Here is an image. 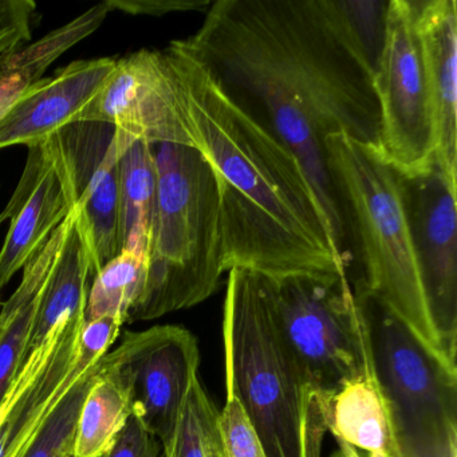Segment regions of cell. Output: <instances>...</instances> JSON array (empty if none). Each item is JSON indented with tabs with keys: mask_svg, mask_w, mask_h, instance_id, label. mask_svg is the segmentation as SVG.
Instances as JSON below:
<instances>
[{
	"mask_svg": "<svg viewBox=\"0 0 457 457\" xmlns=\"http://www.w3.org/2000/svg\"><path fill=\"white\" fill-rule=\"evenodd\" d=\"M181 41L296 157L347 263L325 141L345 133L379 148V109L373 62L342 0H219Z\"/></svg>",
	"mask_w": 457,
	"mask_h": 457,
	"instance_id": "cell-1",
	"label": "cell"
},
{
	"mask_svg": "<svg viewBox=\"0 0 457 457\" xmlns=\"http://www.w3.org/2000/svg\"><path fill=\"white\" fill-rule=\"evenodd\" d=\"M188 145L208 160L220 195L224 270L270 279L347 274L314 189L290 149L184 46L164 50Z\"/></svg>",
	"mask_w": 457,
	"mask_h": 457,
	"instance_id": "cell-2",
	"label": "cell"
},
{
	"mask_svg": "<svg viewBox=\"0 0 457 457\" xmlns=\"http://www.w3.org/2000/svg\"><path fill=\"white\" fill-rule=\"evenodd\" d=\"M223 342L227 395L245 409L267 457H320L330 401L310 390L283 342L263 275L229 270Z\"/></svg>",
	"mask_w": 457,
	"mask_h": 457,
	"instance_id": "cell-3",
	"label": "cell"
},
{
	"mask_svg": "<svg viewBox=\"0 0 457 457\" xmlns=\"http://www.w3.org/2000/svg\"><path fill=\"white\" fill-rule=\"evenodd\" d=\"M325 159L346 240L360 267L355 288L386 304L441 354L406 220L400 170L379 148L345 133L326 138Z\"/></svg>",
	"mask_w": 457,
	"mask_h": 457,
	"instance_id": "cell-4",
	"label": "cell"
},
{
	"mask_svg": "<svg viewBox=\"0 0 457 457\" xmlns=\"http://www.w3.org/2000/svg\"><path fill=\"white\" fill-rule=\"evenodd\" d=\"M157 197L148 274L127 322L189 309L215 294L224 270L220 195L215 172L196 148L154 145Z\"/></svg>",
	"mask_w": 457,
	"mask_h": 457,
	"instance_id": "cell-5",
	"label": "cell"
},
{
	"mask_svg": "<svg viewBox=\"0 0 457 457\" xmlns=\"http://www.w3.org/2000/svg\"><path fill=\"white\" fill-rule=\"evenodd\" d=\"M354 296L386 411L387 457H457V365L376 296L361 288Z\"/></svg>",
	"mask_w": 457,
	"mask_h": 457,
	"instance_id": "cell-6",
	"label": "cell"
},
{
	"mask_svg": "<svg viewBox=\"0 0 457 457\" xmlns=\"http://www.w3.org/2000/svg\"><path fill=\"white\" fill-rule=\"evenodd\" d=\"M275 322L310 390L326 401L373 377L362 315L347 274L270 279Z\"/></svg>",
	"mask_w": 457,
	"mask_h": 457,
	"instance_id": "cell-7",
	"label": "cell"
},
{
	"mask_svg": "<svg viewBox=\"0 0 457 457\" xmlns=\"http://www.w3.org/2000/svg\"><path fill=\"white\" fill-rule=\"evenodd\" d=\"M120 318L85 322V309L55 323L0 400V457H23L79 377L119 339Z\"/></svg>",
	"mask_w": 457,
	"mask_h": 457,
	"instance_id": "cell-8",
	"label": "cell"
},
{
	"mask_svg": "<svg viewBox=\"0 0 457 457\" xmlns=\"http://www.w3.org/2000/svg\"><path fill=\"white\" fill-rule=\"evenodd\" d=\"M379 151L401 173L433 164L432 116L414 0H389L384 46L374 71Z\"/></svg>",
	"mask_w": 457,
	"mask_h": 457,
	"instance_id": "cell-9",
	"label": "cell"
},
{
	"mask_svg": "<svg viewBox=\"0 0 457 457\" xmlns=\"http://www.w3.org/2000/svg\"><path fill=\"white\" fill-rule=\"evenodd\" d=\"M42 146L62 179L96 275L120 253V159L130 145L108 122L76 121Z\"/></svg>",
	"mask_w": 457,
	"mask_h": 457,
	"instance_id": "cell-10",
	"label": "cell"
},
{
	"mask_svg": "<svg viewBox=\"0 0 457 457\" xmlns=\"http://www.w3.org/2000/svg\"><path fill=\"white\" fill-rule=\"evenodd\" d=\"M400 184L430 325L441 354L456 365L457 186L435 162L400 172Z\"/></svg>",
	"mask_w": 457,
	"mask_h": 457,
	"instance_id": "cell-11",
	"label": "cell"
},
{
	"mask_svg": "<svg viewBox=\"0 0 457 457\" xmlns=\"http://www.w3.org/2000/svg\"><path fill=\"white\" fill-rule=\"evenodd\" d=\"M111 354L129 384L133 416L164 451L175 441L184 403L199 377L196 337L175 325L125 331Z\"/></svg>",
	"mask_w": 457,
	"mask_h": 457,
	"instance_id": "cell-12",
	"label": "cell"
},
{
	"mask_svg": "<svg viewBox=\"0 0 457 457\" xmlns=\"http://www.w3.org/2000/svg\"><path fill=\"white\" fill-rule=\"evenodd\" d=\"M76 121L108 122L130 144L188 145L178 87L164 50L143 49L119 58L103 89Z\"/></svg>",
	"mask_w": 457,
	"mask_h": 457,
	"instance_id": "cell-13",
	"label": "cell"
},
{
	"mask_svg": "<svg viewBox=\"0 0 457 457\" xmlns=\"http://www.w3.org/2000/svg\"><path fill=\"white\" fill-rule=\"evenodd\" d=\"M119 58L74 61L45 77L0 121V151L42 145L76 121L113 73Z\"/></svg>",
	"mask_w": 457,
	"mask_h": 457,
	"instance_id": "cell-14",
	"label": "cell"
},
{
	"mask_svg": "<svg viewBox=\"0 0 457 457\" xmlns=\"http://www.w3.org/2000/svg\"><path fill=\"white\" fill-rule=\"evenodd\" d=\"M432 116L436 167L457 186V2L414 0Z\"/></svg>",
	"mask_w": 457,
	"mask_h": 457,
	"instance_id": "cell-15",
	"label": "cell"
},
{
	"mask_svg": "<svg viewBox=\"0 0 457 457\" xmlns=\"http://www.w3.org/2000/svg\"><path fill=\"white\" fill-rule=\"evenodd\" d=\"M73 210L23 267L20 286L0 304V400L30 354L34 326L50 278L74 223Z\"/></svg>",
	"mask_w": 457,
	"mask_h": 457,
	"instance_id": "cell-16",
	"label": "cell"
},
{
	"mask_svg": "<svg viewBox=\"0 0 457 457\" xmlns=\"http://www.w3.org/2000/svg\"><path fill=\"white\" fill-rule=\"evenodd\" d=\"M41 148L44 165L38 180L22 202L12 199L7 205L12 218L4 247L0 250V291L28 264L71 212L62 179L44 146Z\"/></svg>",
	"mask_w": 457,
	"mask_h": 457,
	"instance_id": "cell-17",
	"label": "cell"
},
{
	"mask_svg": "<svg viewBox=\"0 0 457 457\" xmlns=\"http://www.w3.org/2000/svg\"><path fill=\"white\" fill-rule=\"evenodd\" d=\"M130 416L129 384L109 352L79 411L74 457H106Z\"/></svg>",
	"mask_w": 457,
	"mask_h": 457,
	"instance_id": "cell-18",
	"label": "cell"
},
{
	"mask_svg": "<svg viewBox=\"0 0 457 457\" xmlns=\"http://www.w3.org/2000/svg\"><path fill=\"white\" fill-rule=\"evenodd\" d=\"M157 197L154 145L135 141L120 159L119 245L148 253Z\"/></svg>",
	"mask_w": 457,
	"mask_h": 457,
	"instance_id": "cell-19",
	"label": "cell"
},
{
	"mask_svg": "<svg viewBox=\"0 0 457 457\" xmlns=\"http://www.w3.org/2000/svg\"><path fill=\"white\" fill-rule=\"evenodd\" d=\"M328 432L358 452L389 453L386 411L373 377L345 385L331 398Z\"/></svg>",
	"mask_w": 457,
	"mask_h": 457,
	"instance_id": "cell-20",
	"label": "cell"
},
{
	"mask_svg": "<svg viewBox=\"0 0 457 457\" xmlns=\"http://www.w3.org/2000/svg\"><path fill=\"white\" fill-rule=\"evenodd\" d=\"M93 278L95 269L92 256L73 223L47 285L34 326L30 352L44 341L58 320L66 315L87 309Z\"/></svg>",
	"mask_w": 457,
	"mask_h": 457,
	"instance_id": "cell-21",
	"label": "cell"
},
{
	"mask_svg": "<svg viewBox=\"0 0 457 457\" xmlns=\"http://www.w3.org/2000/svg\"><path fill=\"white\" fill-rule=\"evenodd\" d=\"M148 253L137 248L120 251L93 278L85 309V322L101 318H120L127 323L128 314L137 303L145 287Z\"/></svg>",
	"mask_w": 457,
	"mask_h": 457,
	"instance_id": "cell-22",
	"label": "cell"
},
{
	"mask_svg": "<svg viewBox=\"0 0 457 457\" xmlns=\"http://www.w3.org/2000/svg\"><path fill=\"white\" fill-rule=\"evenodd\" d=\"M218 413L197 377L184 403L176 435L178 457H228L219 432Z\"/></svg>",
	"mask_w": 457,
	"mask_h": 457,
	"instance_id": "cell-23",
	"label": "cell"
},
{
	"mask_svg": "<svg viewBox=\"0 0 457 457\" xmlns=\"http://www.w3.org/2000/svg\"><path fill=\"white\" fill-rule=\"evenodd\" d=\"M103 360L90 366L61 400L33 445L23 457H74V436L82 403L100 371Z\"/></svg>",
	"mask_w": 457,
	"mask_h": 457,
	"instance_id": "cell-24",
	"label": "cell"
},
{
	"mask_svg": "<svg viewBox=\"0 0 457 457\" xmlns=\"http://www.w3.org/2000/svg\"><path fill=\"white\" fill-rule=\"evenodd\" d=\"M37 4L33 0H0V74L30 45Z\"/></svg>",
	"mask_w": 457,
	"mask_h": 457,
	"instance_id": "cell-25",
	"label": "cell"
},
{
	"mask_svg": "<svg viewBox=\"0 0 457 457\" xmlns=\"http://www.w3.org/2000/svg\"><path fill=\"white\" fill-rule=\"evenodd\" d=\"M218 427L227 456L267 457L255 428L234 395H227L226 405L218 413Z\"/></svg>",
	"mask_w": 457,
	"mask_h": 457,
	"instance_id": "cell-26",
	"label": "cell"
},
{
	"mask_svg": "<svg viewBox=\"0 0 457 457\" xmlns=\"http://www.w3.org/2000/svg\"><path fill=\"white\" fill-rule=\"evenodd\" d=\"M162 453L160 441L132 414L106 457H160Z\"/></svg>",
	"mask_w": 457,
	"mask_h": 457,
	"instance_id": "cell-27",
	"label": "cell"
},
{
	"mask_svg": "<svg viewBox=\"0 0 457 457\" xmlns=\"http://www.w3.org/2000/svg\"><path fill=\"white\" fill-rule=\"evenodd\" d=\"M111 10H120L125 14L162 17L170 12H207L211 2L191 0H106Z\"/></svg>",
	"mask_w": 457,
	"mask_h": 457,
	"instance_id": "cell-28",
	"label": "cell"
},
{
	"mask_svg": "<svg viewBox=\"0 0 457 457\" xmlns=\"http://www.w3.org/2000/svg\"><path fill=\"white\" fill-rule=\"evenodd\" d=\"M41 79L26 66H7L4 69L0 74V121Z\"/></svg>",
	"mask_w": 457,
	"mask_h": 457,
	"instance_id": "cell-29",
	"label": "cell"
},
{
	"mask_svg": "<svg viewBox=\"0 0 457 457\" xmlns=\"http://www.w3.org/2000/svg\"><path fill=\"white\" fill-rule=\"evenodd\" d=\"M336 438L337 443V449L333 452V454H331V457H362L361 456L360 452L357 451V449L353 448V446H350L349 444L345 443V441H342L341 438L334 437ZM368 457H387L386 454L382 453H373V454H368Z\"/></svg>",
	"mask_w": 457,
	"mask_h": 457,
	"instance_id": "cell-30",
	"label": "cell"
},
{
	"mask_svg": "<svg viewBox=\"0 0 457 457\" xmlns=\"http://www.w3.org/2000/svg\"><path fill=\"white\" fill-rule=\"evenodd\" d=\"M162 457H178V452H176V438L167 449L162 451Z\"/></svg>",
	"mask_w": 457,
	"mask_h": 457,
	"instance_id": "cell-31",
	"label": "cell"
},
{
	"mask_svg": "<svg viewBox=\"0 0 457 457\" xmlns=\"http://www.w3.org/2000/svg\"><path fill=\"white\" fill-rule=\"evenodd\" d=\"M12 211L9 210V208H4V212L0 213V226L4 223V221L12 220Z\"/></svg>",
	"mask_w": 457,
	"mask_h": 457,
	"instance_id": "cell-32",
	"label": "cell"
}]
</instances>
